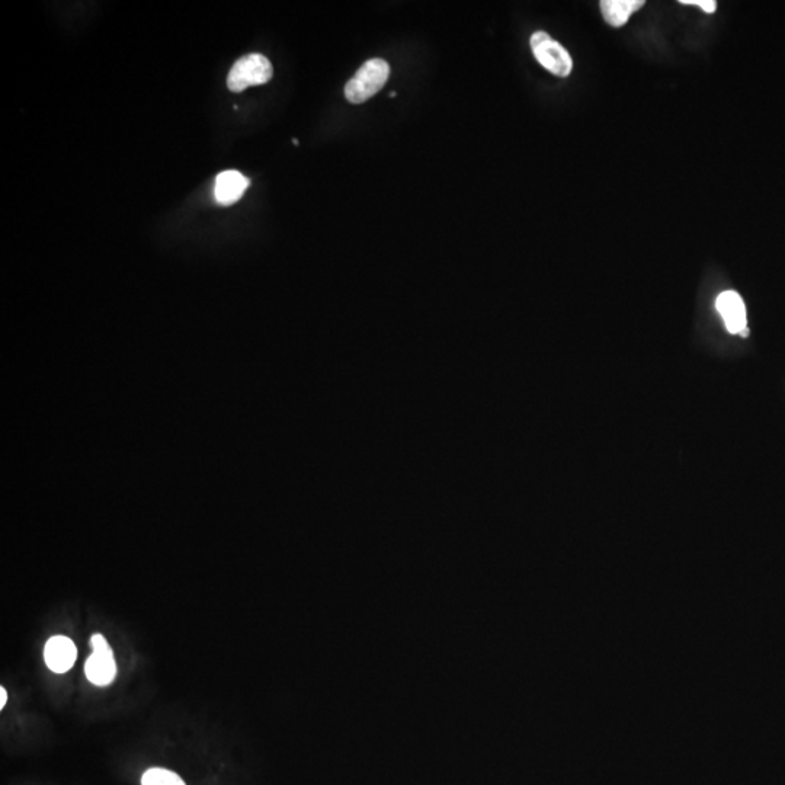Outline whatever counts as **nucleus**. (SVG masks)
<instances>
[{"instance_id": "1", "label": "nucleus", "mask_w": 785, "mask_h": 785, "mask_svg": "<svg viewBox=\"0 0 785 785\" xmlns=\"http://www.w3.org/2000/svg\"><path fill=\"white\" fill-rule=\"evenodd\" d=\"M390 78L389 63L381 59L362 64L354 78L345 86V96L352 104H362L383 89Z\"/></svg>"}, {"instance_id": "2", "label": "nucleus", "mask_w": 785, "mask_h": 785, "mask_svg": "<svg viewBox=\"0 0 785 785\" xmlns=\"http://www.w3.org/2000/svg\"><path fill=\"white\" fill-rule=\"evenodd\" d=\"M274 75L272 64L262 54L252 53L233 64L227 86L232 92H243L251 86L265 85Z\"/></svg>"}, {"instance_id": "3", "label": "nucleus", "mask_w": 785, "mask_h": 785, "mask_svg": "<svg viewBox=\"0 0 785 785\" xmlns=\"http://www.w3.org/2000/svg\"><path fill=\"white\" fill-rule=\"evenodd\" d=\"M530 44L535 59L554 76L567 78L572 73L573 60L569 51L559 41L553 40L547 32H534Z\"/></svg>"}, {"instance_id": "4", "label": "nucleus", "mask_w": 785, "mask_h": 785, "mask_svg": "<svg viewBox=\"0 0 785 785\" xmlns=\"http://www.w3.org/2000/svg\"><path fill=\"white\" fill-rule=\"evenodd\" d=\"M94 653L89 656L85 663L86 678L98 687H107L117 675V663H115L114 653L110 644L102 634H94L91 639Z\"/></svg>"}, {"instance_id": "5", "label": "nucleus", "mask_w": 785, "mask_h": 785, "mask_svg": "<svg viewBox=\"0 0 785 785\" xmlns=\"http://www.w3.org/2000/svg\"><path fill=\"white\" fill-rule=\"evenodd\" d=\"M78 649L69 637H51L44 649V659L54 674H66L75 665Z\"/></svg>"}, {"instance_id": "6", "label": "nucleus", "mask_w": 785, "mask_h": 785, "mask_svg": "<svg viewBox=\"0 0 785 785\" xmlns=\"http://www.w3.org/2000/svg\"><path fill=\"white\" fill-rule=\"evenodd\" d=\"M249 185H251V181L240 172H221L220 175H217L216 184H214V198L220 205L235 204L243 197Z\"/></svg>"}, {"instance_id": "7", "label": "nucleus", "mask_w": 785, "mask_h": 785, "mask_svg": "<svg viewBox=\"0 0 785 785\" xmlns=\"http://www.w3.org/2000/svg\"><path fill=\"white\" fill-rule=\"evenodd\" d=\"M716 306L730 333H740L746 329L745 303L736 291H724L717 299Z\"/></svg>"}, {"instance_id": "8", "label": "nucleus", "mask_w": 785, "mask_h": 785, "mask_svg": "<svg viewBox=\"0 0 785 785\" xmlns=\"http://www.w3.org/2000/svg\"><path fill=\"white\" fill-rule=\"evenodd\" d=\"M644 5H646L644 0H602L599 3L602 16L607 24L614 28L624 27L630 16L642 9Z\"/></svg>"}, {"instance_id": "9", "label": "nucleus", "mask_w": 785, "mask_h": 785, "mask_svg": "<svg viewBox=\"0 0 785 785\" xmlns=\"http://www.w3.org/2000/svg\"><path fill=\"white\" fill-rule=\"evenodd\" d=\"M142 785H187L175 772L165 768H150L144 772Z\"/></svg>"}, {"instance_id": "10", "label": "nucleus", "mask_w": 785, "mask_h": 785, "mask_svg": "<svg viewBox=\"0 0 785 785\" xmlns=\"http://www.w3.org/2000/svg\"><path fill=\"white\" fill-rule=\"evenodd\" d=\"M682 5L700 6L707 14H714L717 9L716 0H681Z\"/></svg>"}, {"instance_id": "11", "label": "nucleus", "mask_w": 785, "mask_h": 785, "mask_svg": "<svg viewBox=\"0 0 785 785\" xmlns=\"http://www.w3.org/2000/svg\"><path fill=\"white\" fill-rule=\"evenodd\" d=\"M6 701H8V692L5 688H0V708L5 707Z\"/></svg>"}]
</instances>
